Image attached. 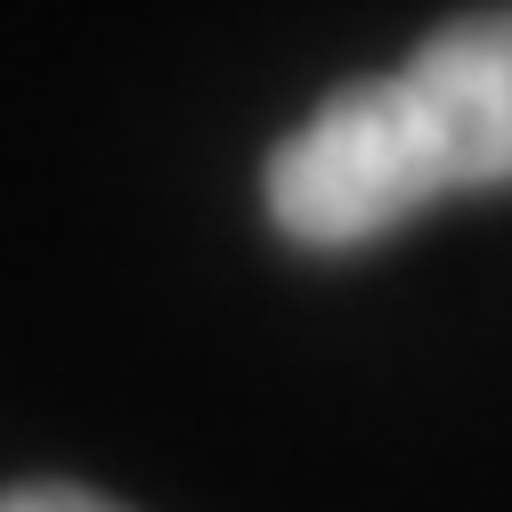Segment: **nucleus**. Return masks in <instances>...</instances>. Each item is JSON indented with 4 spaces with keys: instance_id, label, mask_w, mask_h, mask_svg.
Here are the masks:
<instances>
[{
    "instance_id": "nucleus-1",
    "label": "nucleus",
    "mask_w": 512,
    "mask_h": 512,
    "mask_svg": "<svg viewBox=\"0 0 512 512\" xmlns=\"http://www.w3.org/2000/svg\"><path fill=\"white\" fill-rule=\"evenodd\" d=\"M269 220L309 252H358L399 236L415 212L447 196V171L423 139V122L399 90V74L350 82L317 106L301 131L269 155Z\"/></svg>"
},
{
    "instance_id": "nucleus-2",
    "label": "nucleus",
    "mask_w": 512,
    "mask_h": 512,
    "mask_svg": "<svg viewBox=\"0 0 512 512\" xmlns=\"http://www.w3.org/2000/svg\"><path fill=\"white\" fill-rule=\"evenodd\" d=\"M399 90L447 171V196L512 187V9L439 25L399 66Z\"/></svg>"
},
{
    "instance_id": "nucleus-3",
    "label": "nucleus",
    "mask_w": 512,
    "mask_h": 512,
    "mask_svg": "<svg viewBox=\"0 0 512 512\" xmlns=\"http://www.w3.org/2000/svg\"><path fill=\"white\" fill-rule=\"evenodd\" d=\"M0 512H122L90 488H17V496H0Z\"/></svg>"
}]
</instances>
